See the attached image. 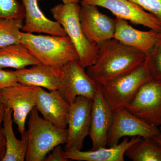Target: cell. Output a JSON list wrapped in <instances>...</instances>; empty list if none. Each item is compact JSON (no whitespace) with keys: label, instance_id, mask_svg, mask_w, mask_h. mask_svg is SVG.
<instances>
[{"label":"cell","instance_id":"obj_1","mask_svg":"<svg viewBox=\"0 0 161 161\" xmlns=\"http://www.w3.org/2000/svg\"><path fill=\"white\" fill-rule=\"evenodd\" d=\"M99 47L95 63L87 67L86 73L92 80L101 85L131 71L146 60L144 53L114 38Z\"/></svg>","mask_w":161,"mask_h":161},{"label":"cell","instance_id":"obj_2","mask_svg":"<svg viewBox=\"0 0 161 161\" xmlns=\"http://www.w3.org/2000/svg\"><path fill=\"white\" fill-rule=\"evenodd\" d=\"M21 43L40 62L62 69L71 60L79 62V56L68 36L35 35L22 32Z\"/></svg>","mask_w":161,"mask_h":161},{"label":"cell","instance_id":"obj_3","mask_svg":"<svg viewBox=\"0 0 161 161\" xmlns=\"http://www.w3.org/2000/svg\"><path fill=\"white\" fill-rule=\"evenodd\" d=\"M28 125L26 161H43L55 147L66 143L67 130L58 128L40 117L36 107L30 113Z\"/></svg>","mask_w":161,"mask_h":161},{"label":"cell","instance_id":"obj_4","mask_svg":"<svg viewBox=\"0 0 161 161\" xmlns=\"http://www.w3.org/2000/svg\"><path fill=\"white\" fill-rule=\"evenodd\" d=\"M79 3L60 4L51 9L55 21L62 26L78 52L79 63L85 68L95 63L99 46L92 43L81 29Z\"/></svg>","mask_w":161,"mask_h":161},{"label":"cell","instance_id":"obj_5","mask_svg":"<svg viewBox=\"0 0 161 161\" xmlns=\"http://www.w3.org/2000/svg\"><path fill=\"white\" fill-rule=\"evenodd\" d=\"M152 79L145 61L131 71L102 85V92L114 112L125 108L141 86Z\"/></svg>","mask_w":161,"mask_h":161},{"label":"cell","instance_id":"obj_6","mask_svg":"<svg viewBox=\"0 0 161 161\" xmlns=\"http://www.w3.org/2000/svg\"><path fill=\"white\" fill-rule=\"evenodd\" d=\"M125 108L148 125L161 127V81L144 84Z\"/></svg>","mask_w":161,"mask_h":161},{"label":"cell","instance_id":"obj_7","mask_svg":"<svg viewBox=\"0 0 161 161\" xmlns=\"http://www.w3.org/2000/svg\"><path fill=\"white\" fill-rule=\"evenodd\" d=\"M79 61L71 60L62 68L61 80L58 91L70 105L78 96L93 99L99 84L92 80Z\"/></svg>","mask_w":161,"mask_h":161},{"label":"cell","instance_id":"obj_8","mask_svg":"<svg viewBox=\"0 0 161 161\" xmlns=\"http://www.w3.org/2000/svg\"><path fill=\"white\" fill-rule=\"evenodd\" d=\"M158 128L152 126L130 113L125 108L113 112L112 125L108 133L107 146L117 145L122 137L140 136L142 138H154L160 134Z\"/></svg>","mask_w":161,"mask_h":161},{"label":"cell","instance_id":"obj_9","mask_svg":"<svg viewBox=\"0 0 161 161\" xmlns=\"http://www.w3.org/2000/svg\"><path fill=\"white\" fill-rule=\"evenodd\" d=\"M92 104V99L78 96L70 105L64 151L82 150L85 139L89 135Z\"/></svg>","mask_w":161,"mask_h":161},{"label":"cell","instance_id":"obj_10","mask_svg":"<svg viewBox=\"0 0 161 161\" xmlns=\"http://www.w3.org/2000/svg\"><path fill=\"white\" fill-rule=\"evenodd\" d=\"M36 87L18 83L1 89L2 103L12 110L13 119L21 135L26 132V121L36 107Z\"/></svg>","mask_w":161,"mask_h":161},{"label":"cell","instance_id":"obj_11","mask_svg":"<svg viewBox=\"0 0 161 161\" xmlns=\"http://www.w3.org/2000/svg\"><path fill=\"white\" fill-rule=\"evenodd\" d=\"M81 5H91L108 9L116 18L130 21L157 32L161 31V23L150 13L130 0H80Z\"/></svg>","mask_w":161,"mask_h":161},{"label":"cell","instance_id":"obj_12","mask_svg":"<svg viewBox=\"0 0 161 161\" xmlns=\"http://www.w3.org/2000/svg\"><path fill=\"white\" fill-rule=\"evenodd\" d=\"M79 19L83 33L92 43L99 46L113 38L115 19L102 13L98 6L81 5Z\"/></svg>","mask_w":161,"mask_h":161},{"label":"cell","instance_id":"obj_13","mask_svg":"<svg viewBox=\"0 0 161 161\" xmlns=\"http://www.w3.org/2000/svg\"><path fill=\"white\" fill-rule=\"evenodd\" d=\"M113 116V111L104 98L101 85H99L92 99L89 133L92 142L91 150L107 147L108 133Z\"/></svg>","mask_w":161,"mask_h":161},{"label":"cell","instance_id":"obj_14","mask_svg":"<svg viewBox=\"0 0 161 161\" xmlns=\"http://www.w3.org/2000/svg\"><path fill=\"white\" fill-rule=\"evenodd\" d=\"M49 92L36 87V107L43 118L58 128L66 129L70 105L58 90Z\"/></svg>","mask_w":161,"mask_h":161},{"label":"cell","instance_id":"obj_15","mask_svg":"<svg viewBox=\"0 0 161 161\" xmlns=\"http://www.w3.org/2000/svg\"><path fill=\"white\" fill-rule=\"evenodd\" d=\"M18 83L28 86L45 88L49 91L58 89L62 69L40 63L30 68L13 71Z\"/></svg>","mask_w":161,"mask_h":161},{"label":"cell","instance_id":"obj_16","mask_svg":"<svg viewBox=\"0 0 161 161\" xmlns=\"http://www.w3.org/2000/svg\"><path fill=\"white\" fill-rule=\"evenodd\" d=\"M25 9L24 23L22 30L25 32L45 33L65 36L67 34L56 21L45 16L38 4V0H21Z\"/></svg>","mask_w":161,"mask_h":161},{"label":"cell","instance_id":"obj_17","mask_svg":"<svg viewBox=\"0 0 161 161\" xmlns=\"http://www.w3.org/2000/svg\"><path fill=\"white\" fill-rule=\"evenodd\" d=\"M142 138L140 136H133L130 140L128 137H125L121 142L112 147H101L87 151H64V155L68 160L78 161H124L126 150Z\"/></svg>","mask_w":161,"mask_h":161},{"label":"cell","instance_id":"obj_18","mask_svg":"<svg viewBox=\"0 0 161 161\" xmlns=\"http://www.w3.org/2000/svg\"><path fill=\"white\" fill-rule=\"evenodd\" d=\"M158 32L150 30L142 31L132 27L128 21L115 19V31L113 38L125 45L132 47L147 54L155 44Z\"/></svg>","mask_w":161,"mask_h":161},{"label":"cell","instance_id":"obj_19","mask_svg":"<svg viewBox=\"0 0 161 161\" xmlns=\"http://www.w3.org/2000/svg\"><path fill=\"white\" fill-rule=\"evenodd\" d=\"M12 110L6 108L3 118V134L6 141V151L2 161L25 160L28 140L27 131L22 135L21 140L18 139L13 128Z\"/></svg>","mask_w":161,"mask_h":161},{"label":"cell","instance_id":"obj_20","mask_svg":"<svg viewBox=\"0 0 161 161\" xmlns=\"http://www.w3.org/2000/svg\"><path fill=\"white\" fill-rule=\"evenodd\" d=\"M40 63L22 43L0 48V69L11 68L20 69Z\"/></svg>","mask_w":161,"mask_h":161},{"label":"cell","instance_id":"obj_21","mask_svg":"<svg viewBox=\"0 0 161 161\" xmlns=\"http://www.w3.org/2000/svg\"><path fill=\"white\" fill-rule=\"evenodd\" d=\"M125 155L133 161H161V146L154 138H142L132 145Z\"/></svg>","mask_w":161,"mask_h":161},{"label":"cell","instance_id":"obj_22","mask_svg":"<svg viewBox=\"0 0 161 161\" xmlns=\"http://www.w3.org/2000/svg\"><path fill=\"white\" fill-rule=\"evenodd\" d=\"M23 19H0V48L21 43Z\"/></svg>","mask_w":161,"mask_h":161},{"label":"cell","instance_id":"obj_23","mask_svg":"<svg viewBox=\"0 0 161 161\" xmlns=\"http://www.w3.org/2000/svg\"><path fill=\"white\" fill-rule=\"evenodd\" d=\"M146 56L145 63L151 78L161 81V31L158 32L155 44Z\"/></svg>","mask_w":161,"mask_h":161},{"label":"cell","instance_id":"obj_24","mask_svg":"<svg viewBox=\"0 0 161 161\" xmlns=\"http://www.w3.org/2000/svg\"><path fill=\"white\" fill-rule=\"evenodd\" d=\"M25 9L18 0H0V19L24 20Z\"/></svg>","mask_w":161,"mask_h":161},{"label":"cell","instance_id":"obj_25","mask_svg":"<svg viewBox=\"0 0 161 161\" xmlns=\"http://www.w3.org/2000/svg\"><path fill=\"white\" fill-rule=\"evenodd\" d=\"M154 15L161 23V0H130Z\"/></svg>","mask_w":161,"mask_h":161},{"label":"cell","instance_id":"obj_26","mask_svg":"<svg viewBox=\"0 0 161 161\" xmlns=\"http://www.w3.org/2000/svg\"><path fill=\"white\" fill-rule=\"evenodd\" d=\"M18 81L13 71L0 69V89L17 84Z\"/></svg>","mask_w":161,"mask_h":161},{"label":"cell","instance_id":"obj_27","mask_svg":"<svg viewBox=\"0 0 161 161\" xmlns=\"http://www.w3.org/2000/svg\"><path fill=\"white\" fill-rule=\"evenodd\" d=\"M51 153H49L47 155L44 161H68V159L64 155V150L62 149L61 145H58L55 147Z\"/></svg>","mask_w":161,"mask_h":161},{"label":"cell","instance_id":"obj_28","mask_svg":"<svg viewBox=\"0 0 161 161\" xmlns=\"http://www.w3.org/2000/svg\"><path fill=\"white\" fill-rule=\"evenodd\" d=\"M5 110H6V107L3 104H0V161H2L6 151V141L3 134V128L1 127L2 123H3Z\"/></svg>","mask_w":161,"mask_h":161},{"label":"cell","instance_id":"obj_29","mask_svg":"<svg viewBox=\"0 0 161 161\" xmlns=\"http://www.w3.org/2000/svg\"><path fill=\"white\" fill-rule=\"evenodd\" d=\"M64 4H68L71 3H79L80 0H61Z\"/></svg>","mask_w":161,"mask_h":161},{"label":"cell","instance_id":"obj_30","mask_svg":"<svg viewBox=\"0 0 161 161\" xmlns=\"http://www.w3.org/2000/svg\"><path fill=\"white\" fill-rule=\"evenodd\" d=\"M159 129L160 131V134H159L158 136H156V137H154V139L161 146V127H160V128Z\"/></svg>","mask_w":161,"mask_h":161},{"label":"cell","instance_id":"obj_31","mask_svg":"<svg viewBox=\"0 0 161 161\" xmlns=\"http://www.w3.org/2000/svg\"><path fill=\"white\" fill-rule=\"evenodd\" d=\"M2 103V95H1V89H0V104Z\"/></svg>","mask_w":161,"mask_h":161}]
</instances>
